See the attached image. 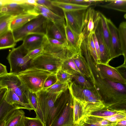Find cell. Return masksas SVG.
<instances>
[{
    "instance_id": "obj_7",
    "label": "cell",
    "mask_w": 126,
    "mask_h": 126,
    "mask_svg": "<svg viewBox=\"0 0 126 126\" xmlns=\"http://www.w3.org/2000/svg\"><path fill=\"white\" fill-rule=\"evenodd\" d=\"M100 20L99 12L91 7L86 9L81 33L83 38L95 33Z\"/></svg>"
},
{
    "instance_id": "obj_14",
    "label": "cell",
    "mask_w": 126,
    "mask_h": 126,
    "mask_svg": "<svg viewBox=\"0 0 126 126\" xmlns=\"http://www.w3.org/2000/svg\"><path fill=\"white\" fill-rule=\"evenodd\" d=\"M68 89L72 97L78 99L81 102L91 96L101 97L94 86L91 89H84L80 87L74 82L71 81L69 83Z\"/></svg>"
},
{
    "instance_id": "obj_27",
    "label": "cell",
    "mask_w": 126,
    "mask_h": 126,
    "mask_svg": "<svg viewBox=\"0 0 126 126\" xmlns=\"http://www.w3.org/2000/svg\"><path fill=\"white\" fill-rule=\"evenodd\" d=\"M119 42L122 55L125 60L126 52V22L123 21L118 28Z\"/></svg>"
},
{
    "instance_id": "obj_39",
    "label": "cell",
    "mask_w": 126,
    "mask_h": 126,
    "mask_svg": "<svg viewBox=\"0 0 126 126\" xmlns=\"http://www.w3.org/2000/svg\"><path fill=\"white\" fill-rule=\"evenodd\" d=\"M26 96L29 104L35 112L38 107V104L36 93L27 91Z\"/></svg>"
},
{
    "instance_id": "obj_16",
    "label": "cell",
    "mask_w": 126,
    "mask_h": 126,
    "mask_svg": "<svg viewBox=\"0 0 126 126\" xmlns=\"http://www.w3.org/2000/svg\"><path fill=\"white\" fill-rule=\"evenodd\" d=\"M67 46L72 50L79 53L80 51V47L83 39L81 34H78L66 25L65 27Z\"/></svg>"
},
{
    "instance_id": "obj_52",
    "label": "cell",
    "mask_w": 126,
    "mask_h": 126,
    "mask_svg": "<svg viewBox=\"0 0 126 126\" xmlns=\"http://www.w3.org/2000/svg\"><path fill=\"white\" fill-rule=\"evenodd\" d=\"M5 120H3L0 122V126H5Z\"/></svg>"
},
{
    "instance_id": "obj_38",
    "label": "cell",
    "mask_w": 126,
    "mask_h": 126,
    "mask_svg": "<svg viewBox=\"0 0 126 126\" xmlns=\"http://www.w3.org/2000/svg\"><path fill=\"white\" fill-rule=\"evenodd\" d=\"M24 126H45L40 120L36 117L34 118L25 117Z\"/></svg>"
},
{
    "instance_id": "obj_10",
    "label": "cell",
    "mask_w": 126,
    "mask_h": 126,
    "mask_svg": "<svg viewBox=\"0 0 126 126\" xmlns=\"http://www.w3.org/2000/svg\"><path fill=\"white\" fill-rule=\"evenodd\" d=\"M86 9L73 11H63L66 25L76 33L81 34Z\"/></svg>"
},
{
    "instance_id": "obj_42",
    "label": "cell",
    "mask_w": 126,
    "mask_h": 126,
    "mask_svg": "<svg viewBox=\"0 0 126 126\" xmlns=\"http://www.w3.org/2000/svg\"><path fill=\"white\" fill-rule=\"evenodd\" d=\"M43 50V47L41 46L40 47L27 52L26 55L31 60L41 53Z\"/></svg>"
},
{
    "instance_id": "obj_18",
    "label": "cell",
    "mask_w": 126,
    "mask_h": 126,
    "mask_svg": "<svg viewBox=\"0 0 126 126\" xmlns=\"http://www.w3.org/2000/svg\"><path fill=\"white\" fill-rule=\"evenodd\" d=\"M4 99L8 104L16 109H26L29 111L33 110L31 106L22 102L16 94L9 89H7Z\"/></svg>"
},
{
    "instance_id": "obj_1",
    "label": "cell",
    "mask_w": 126,
    "mask_h": 126,
    "mask_svg": "<svg viewBox=\"0 0 126 126\" xmlns=\"http://www.w3.org/2000/svg\"><path fill=\"white\" fill-rule=\"evenodd\" d=\"M41 46L42 51L30 60L29 66L55 74L63 62L69 58L67 49L64 47L51 44L46 35L44 37Z\"/></svg>"
},
{
    "instance_id": "obj_5",
    "label": "cell",
    "mask_w": 126,
    "mask_h": 126,
    "mask_svg": "<svg viewBox=\"0 0 126 126\" xmlns=\"http://www.w3.org/2000/svg\"><path fill=\"white\" fill-rule=\"evenodd\" d=\"M27 52L22 45L10 51L7 58L10 66V73L17 75L29 67L31 60L26 56Z\"/></svg>"
},
{
    "instance_id": "obj_31",
    "label": "cell",
    "mask_w": 126,
    "mask_h": 126,
    "mask_svg": "<svg viewBox=\"0 0 126 126\" xmlns=\"http://www.w3.org/2000/svg\"><path fill=\"white\" fill-rule=\"evenodd\" d=\"M16 16L6 14L0 13V35L10 30V23Z\"/></svg>"
},
{
    "instance_id": "obj_23",
    "label": "cell",
    "mask_w": 126,
    "mask_h": 126,
    "mask_svg": "<svg viewBox=\"0 0 126 126\" xmlns=\"http://www.w3.org/2000/svg\"><path fill=\"white\" fill-rule=\"evenodd\" d=\"M72 98L73 123L75 125H79L80 121L85 117L84 110L82 103L79 100L74 97H72Z\"/></svg>"
},
{
    "instance_id": "obj_40",
    "label": "cell",
    "mask_w": 126,
    "mask_h": 126,
    "mask_svg": "<svg viewBox=\"0 0 126 126\" xmlns=\"http://www.w3.org/2000/svg\"><path fill=\"white\" fill-rule=\"evenodd\" d=\"M108 83L112 87L114 90H115L121 92H126L125 87L123 84L112 82L109 80H107Z\"/></svg>"
},
{
    "instance_id": "obj_50",
    "label": "cell",
    "mask_w": 126,
    "mask_h": 126,
    "mask_svg": "<svg viewBox=\"0 0 126 126\" xmlns=\"http://www.w3.org/2000/svg\"><path fill=\"white\" fill-rule=\"evenodd\" d=\"M79 125L82 126H100L93 124H86L82 122H80Z\"/></svg>"
},
{
    "instance_id": "obj_8",
    "label": "cell",
    "mask_w": 126,
    "mask_h": 126,
    "mask_svg": "<svg viewBox=\"0 0 126 126\" xmlns=\"http://www.w3.org/2000/svg\"><path fill=\"white\" fill-rule=\"evenodd\" d=\"M64 17L55 21L47 20L46 29V35L48 38L58 40L67 46L65 27L66 24Z\"/></svg>"
},
{
    "instance_id": "obj_13",
    "label": "cell",
    "mask_w": 126,
    "mask_h": 126,
    "mask_svg": "<svg viewBox=\"0 0 126 126\" xmlns=\"http://www.w3.org/2000/svg\"><path fill=\"white\" fill-rule=\"evenodd\" d=\"M97 70L101 76L110 81L126 85V79L121 75L116 68L108 64H96Z\"/></svg>"
},
{
    "instance_id": "obj_51",
    "label": "cell",
    "mask_w": 126,
    "mask_h": 126,
    "mask_svg": "<svg viewBox=\"0 0 126 126\" xmlns=\"http://www.w3.org/2000/svg\"><path fill=\"white\" fill-rule=\"evenodd\" d=\"M8 0H0V8L6 3Z\"/></svg>"
},
{
    "instance_id": "obj_19",
    "label": "cell",
    "mask_w": 126,
    "mask_h": 126,
    "mask_svg": "<svg viewBox=\"0 0 126 126\" xmlns=\"http://www.w3.org/2000/svg\"><path fill=\"white\" fill-rule=\"evenodd\" d=\"M25 117L24 111L21 109H16L7 118L5 126H24Z\"/></svg>"
},
{
    "instance_id": "obj_25",
    "label": "cell",
    "mask_w": 126,
    "mask_h": 126,
    "mask_svg": "<svg viewBox=\"0 0 126 126\" xmlns=\"http://www.w3.org/2000/svg\"><path fill=\"white\" fill-rule=\"evenodd\" d=\"M117 122L109 121L102 117L94 116H86L80 123L82 122L100 126H116Z\"/></svg>"
},
{
    "instance_id": "obj_47",
    "label": "cell",
    "mask_w": 126,
    "mask_h": 126,
    "mask_svg": "<svg viewBox=\"0 0 126 126\" xmlns=\"http://www.w3.org/2000/svg\"><path fill=\"white\" fill-rule=\"evenodd\" d=\"M7 91L6 88L0 89V103L5 99Z\"/></svg>"
},
{
    "instance_id": "obj_29",
    "label": "cell",
    "mask_w": 126,
    "mask_h": 126,
    "mask_svg": "<svg viewBox=\"0 0 126 126\" xmlns=\"http://www.w3.org/2000/svg\"><path fill=\"white\" fill-rule=\"evenodd\" d=\"M124 112H126V111L118 110L106 107L89 113L85 116H94L100 117H107L113 116L117 114Z\"/></svg>"
},
{
    "instance_id": "obj_11",
    "label": "cell",
    "mask_w": 126,
    "mask_h": 126,
    "mask_svg": "<svg viewBox=\"0 0 126 126\" xmlns=\"http://www.w3.org/2000/svg\"><path fill=\"white\" fill-rule=\"evenodd\" d=\"M107 24L110 36V59L122 55L120 44L118 28L110 19L107 18Z\"/></svg>"
},
{
    "instance_id": "obj_43",
    "label": "cell",
    "mask_w": 126,
    "mask_h": 126,
    "mask_svg": "<svg viewBox=\"0 0 126 126\" xmlns=\"http://www.w3.org/2000/svg\"><path fill=\"white\" fill-rule=\"evenodd\" d=\"M57 80L55 75L50 77L45 81L43 89L51 86L54 84Z\"/></svg>"
},
{
    "instance_id": "obj_53",
    "label": "cell",
    "mask_w": 126,
    "mask_h": 126,
    "mask_svg": "<svg viewBox=\"0 0 126 126\" xmlns=\"http://www.w3.org/2000/svg\"><path fill=\"white\" fill-rule=\"evenodd\" d=\"M3 86L2 82L1 79V77H0V89L4 88ZM6 88V87H5Z\"/></svg>"
},
{
    "instance_id": "obj_9",
    "label": "cell",
    "mask_w": 126,
    "mask_h": 126,
    "mask_svg": "<svg viewBox=\"0 0 126 126\" xmlns=\"http://www.w3.org/2000/svg\"><path fill=\"white\" fill-rule=\"evenodd\" d=\"M35 6L24 3L23 0H8L0 8V13L15 16L34 10Z\"/></svg>"
},
{
    "instance_id": "obj_46",
    "label": "cell",
    "mask_w": 126,
    "mask_h": 126,
    "mask_svg": "<svg viewBox=\"0 0 126 126\" xmlns=\"http://www.w3.org/2000/svg\"><path fill=\"white\" fill-rule=\"evenodd\" d=\"M8 73L6 66L0 63V77L5 75Z\"/></svg>"
},
{
    "instance_id": "obj_26",
    "label": "cell",
    "mask_w": 126,
    "mask_h": 126,
    "mask_svg": "<svg viewBox=\"0 0 126 126\" xmlns=\"http://www.w3.org/2000/svg\"><path fill=\"white\" fill-rule=\"evenodd\" d=\"M99 16L102 36L110 54L109 52L110 47V36L107 22V18L100 12H99Z\"/></svg>"
},
{
    "instance_id": "obj_20",
    "label": "cell",
    "mask_w": 126,
    "mask_h": 126,
    "mask_svg": "<svg viewBox=\"0 0 126 126\" xmlns=\"http://www.w3.org/2000/svg\"><path fill=\"white\" fill-rule=\"evenodd\" d=\"M32 34L26 37L23 40L22 44L27 52L41 47L44 36Z\"/></svg>"
},
{
    "instance_id": "obj_6",
    "label": "cell",
    "mask_w": 126,
    "mask_h": 126,
    "mask_svg": "<svg viewBox=\"0 0 126 126\" xmlns=\"http://www.w3.org/2000/svg\"><path fill=\"white\" fill-rule=\"evenodd\" d=\"M1 78L4 87L13 92L19 97L22 102L31 106L26 96L27 91L17 75L9 73Z\"/></svg>"
},
{
    "instance_id": "obj_54",
    "label": "cell",
    "mask_w": 126,
    "mask_h": 126,
    "mask_svg": "<svg viewBox=\"0 0 126 126\" xmlns=\"http://www.w3.org/2000/svg\"><path fill=\"white\" fill-rule=\"evenodd\" d=\"M75 126H82L80 125H77Z\"/></svg>"
},
{
    "instance_id": "obj_15",
    "label": "cell",
    "mask_w": 126,
    "mask_h": 126,
    "mask_svg": "<svg viewBox=\"0 0 126 126\" xmlns=\"http://www.w3.org/2000/svg\"><path fill=\"white\" fill-rule=\"evenodd\" d=\"M95 33L97 38L99 48V63L108 64L110 60L109 54L102 36L100 20Z\"/></svg>"
},
{
    "instance_id": "obj_32",
    "label": "cell",
    "mask_w": 126,
    "mask_h": 126,
    "mask_svg": "<svg viewBox=\"0 0 126 126\" xmlns=\"http://www.w3.org/2000/svg\"><path fill=\"white\" fill-rule=\"evenodd\" d=\"M16 110L15 107L8 104L4 99L0 103V122L5 120L9 115Z\"/></svg>"
},
{
    "instance_id": "obj_44",
    "label": "cell",
    "mask_w": 126,
    "mask_h": 126,
    "mask_svg": "<svg viewBox=\"0 0 126 126\" xmlns=\"http://www.w3.org/2000/svg\"><path fill=\"white\" fill-rule=\"evenodd\" d=\"M92 36L94 46L98 59L99 63V48L98 41L95 33L93 34Z\"/></svg>"
},
{
    "instance_id": "obj_34",
    "label": "cell",
    "mask_w": 126,
    "mask_h": 126,
    "mask_svg": "<svg viewBox=\"0 0 126 126\" xmlns=\"http://www.w3.org/2000/svg\"><path fill=\"white\" fill-rule=\"evenodd\" d=\"M37 3L39 5L43 6L52 11L55 14L64 17V14L60 12L61 9L53 5L50 0H36Z\"/></svg>"
},
{
    "instance_id": "obj_49",
    "label": "cell",
    "mask_w": 126,
    "mask_h": 126,
    "mask_svg": "<svg viewBox=\"0 0 126 126\" xmlns=\"http://www.w3.org/2000/svg\"><path fill=\"white\" fill-rule=\"evenodd\" d=\"M23 2L35 6H36L37 4L36 2V0H23Z\"/></svg>"
},
{
    "instance_id": "obj_4",
    "label": "cell",
    "mask_w": 126,
    "mask_h": 126,
    "mask_svg": "<svg viewBox=\"0 0 126 126\" xmlns=\"http://www.w3.org/2000/svg\"><path fill=\"white\" fill-rule=\"evenodd\" d=\"M47 20L39 15L21 27L13 31L16 42L23 41L27 36L32 34L46 35V29Z\"/></svg>"
},
{
    "instance_id": "obj_21",
    "label": "cell",
    "mask_w": 126,
    "mask_h": 126,
    "mask_svg": "<svg viewBox=\"0 0 126 126\" xmlns=\"http://www.w3.org/2000/svg\"><path fill=\"white\" fill-rule=\"evenodd\" d=\"M72 58L81 74L88 78L90 77L91 73L89 68L81 51Z\"/></svg>"
},
{
    "instance_id": "obj_36",
    "label": "cell",
    "mask_w": 126,
    "mask_h": 126,
    "mask_svg": "<svg viewBox=\"0 0 126 126\" xmlns=\"http://www.w3.org/2000/svg\"><path fill=\"white\" fill-rule=\"evenodd\" d=\"M55 76L57 80L62 83H70L72 81L73 76L64 71L61 68L55 74Z\"/></svg>"
},
{
    "instance_id": "obj_33",
    "label": "cell",
    "mask_w": 126,
    "mask_h": 126,
    "mask_svg": "<svg viewBox=\"0 0 126 126\" xmlns=\"http://www.w3.org/2000/svg\"><path fill=\"white\" fill-rule=\"evenodd\" d=\"M69 85V83H62L57 80L56 82L51 86L43 89L51 93L61 92H64L68 89Z\"/></svg>"
},
{
    "instance_id": "obj_41",
    "label": "cell",
    "mask_w": 126,
    "mask_h": 126,
    "mask_svg": "<svg viewBox=\"0 0 126 126\" xmlns=\"http://www.w3.org/2000/svg\"><path fill=\"white\" fill-rule=\"evenodd\" d=\"M62 1L76 4L88 6L91 5L89 0H61Z\"/></svg>"
},
{
    "instance_id": "obj_48",
    "label": "cell",
    "mask_w": 126,
    "mask_h": 126,
    "mask_svg": "<svg viewBox=\"0 0 126 126\" xmlns=\"http://www.w3.org/2000/svg\"><path fill=\"white\" fill-rule=\"evenodd\" d=\"M116 126H126V119L117 122Z\"/></svg>"
},
{
    "instance_id": "obj_35",
    "label": "cell",
    "mask_w": 126,
    "mask_h": 126,
    "mask_svg": "<svg viewBox=\"0 0 126 126\" xmlns=\"http://www.w3.org/2000/svg\"><path fill=\"white\" fill-rule=\"evenodd\" d=\"M75 81L80 87L83 88L91 89L93 88L91 83L86 79L85 77L80 74H76L73 76Z\"/></svg>"
},
{
    "instance_id": "obj_30",
    "label": "cell",
    "mask_w": 126,
    "mask_h": 126,
    "mask_svg": "<svg viewBox=\"0 0 126 126\" xmlns=\"http://www.w3.org/2000/svg\"><path fill=\"white\" fill-rule=\"evenodd\" d=\"M61 68L72 76L76 74H81L74 63L72 58L64 61Z\"/></svg>"
},
{
    "instance_id": "obj_45",
    "label": "cell",
    "mask_w": 126,
    "mask_h": 126,
    "mask_svg": "<svg viewBox=\"0 0 126 126\" xmlns=\"http://www.w3.org/2000/svg\"><path fill=\"white\" fill-rule=\"evenodd\" d=\"M48 38L49 42L53 45L61 46H67L66 44L58 40L52 38Z\"/></svg>"
},
{
    "instance_id": "obj_3",
    "label": "cell",
    "mask_w": 126,
    "mask_h": 126,
    "mask_svg": "<svg viewBox=\"0 0 126 126\" xmlns=\"http://www.w3.org/2000/svg\"><path fill=\"white\" fill-rule=\"evenodd\" d=\"M63 92H49L42 89L36 93L38 107L35 112L36 117L47 126L50 115L57 100Z\"/></svg>"
},
{
    "instance_id": "obj_12",
    "label": "cell",
    "mask_w": 126,
    "mask_h": 126,
    "mask_svg": "<svg viewBox=\"0 0 126 126\" xmlns=\"http://www.w3.org/2000/svg\"><path fill=\"white\" fill-rule=\"evenodd\" d=\"M76 125L73 123V100L70 94L63 111L51 126H75Z\"/></svg>"
},
{
    "instance_id": "obj_24",
    "label": "cell",
    "mask_w": 126,
    "mask_h": 126,
    "mask_svg": "<svg viewBox=\"0 0 126 126\" xmlns=\"http://www.w3.org/2000/svg\"><path fill=\"white\" fill-rule=\"evenodd\" d=\"M52 4L63 11H73L86 9L89 6L63 1L61 0H51Z\"/></svg>"
},
{
    "instance_id": "obj_2",
    "label": "cell",
    "mask_w": 126,
    "mask_h": 126,
    "mask_svg": "<svg viewBox=\"0 0 126 126\" xmlns=\"http://www.w3.org/2000/svg\"><path fill=\"white\" fill-rule=\"evenodd\" d=\"M55 75L45 70L29 67L17 75L26 91L36 93L43 89L49 77Z\"/></svg>"
},
{
    "instance_id": "obj_28",
    "label": "cell",
    "mask_w": 126,
    "mask_h": 126,
    "mask_svg": "<svg viewBox=\"0 0 126 126\" xmlns=\"http://www.w3.org/2000/svg\"><path fill=\"white\" fill-rule=\"evenodd\" d=\"M109 2L104 5H99V6L105 8L112 9L118 11L126 12V0H107Z\"/></svg>"
},
{
    "instance_id": "obj_37",
    "label": "cell",
    "mask_w": 126,
    "mask_h": 126,
    "mask_svg": "<svg viewBox=\"0 0 126 126\" xmlns=\"http://www.w3.org/2000/svg\"><path fill=\"white\" fill-rule=\"evenodd\" d=\"M35 8L36 10L42 11L47 14L51 18L52 21H54L64 17L55 14L46 7L41 5L37 4L36 6H35Z\"/></svg>"
},
{
    "instance_id": "obj_22",
    "label": "cell",
    "mask_w": 126,
    "mask_h": 126,
    "mask_svg": "<svg viewBox=\"0 0 126 126\" xmlns=\"http://www.w3.org/2000/svg\"><path fill=\"white\" fill-rule=\"evenodd\" d=\"M16 42L13 31L9 30L0 35V50L14 48Z\"/></svg>"
},
{
    "instance_id": "obj_17",
    "label": "cell",
    "mask_w": 126,
    "mask_h": 126,
    "mask_svg": "<svg viewBox=\"0 0 126 126\" xmlns=\"http://www.w3.org/2000/svg\"><path fill=\"white\" fill-rule=\"evenodd\" d=\"M35 10L16 16L11 21L9 29L12 31L23 26L39 15Z\"/></svg>"
}]
</instances>
